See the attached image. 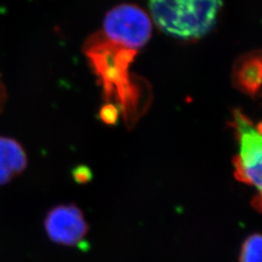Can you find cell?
<instances>
[{"label":"cell","instance_id":"1","mask_svg":"<svg viewBox=\"0 0 262 262\" xmlns=\"http://www.w3.org/2000/svg\"><path fill=\"white\" fill-rule=\"evenodd\" d=\"M223 0H150L156 25L164 33L180 39H196L214 28Z\"/></svg>","mask_w":262,"mask_h":262},{"label":"cell","instance_id":"2","mask_svg":"<svg viewBox=\"0 0 262 262\" xmlns=\"http://www.w3.org/2000/svg\"><path fill=\"white\" fill-rule=\"evenodd\" d=\"M232 125L239 141V155L235 159L236 176L248 185L261 187V124H255L241 110L233 112Z\"/></svg>","mask_w":262,"mask_h":262},{"label":"cell","instance_id":"3","mask_svg":"<svg viewBox=\"0 0 262 262\" xmlns=\"http://www.w3.org/2000/svg\"><path fill=\"white\" fill-rule=\"evenodd\" d=\"M104 32L115 45L135 51L145 46L151 35V23L143 10L130 4L120 5L106 15Z\"/></svg>","mask_w":262,"mask_h":262},{"label":"cell","instance_id":"4","mask_svg":"<svg viewBox=\"0 0 262 262\" xmlns=\"http://www.w3.org/2000/svg\"><path fill=\"white\" fill-rule=\"evenodd\" d=\"M48 237L62 246H76L83 241L88 226L83 213L73 205H59L49 211L45 219Z\"/></svg>","mask_w":262,"mask_h":262},{"label":"cell","instance_id":"5","mask_svg":"<svg viewBox=\"0 0 262 262\" xmlns=\"http://www.w3.org/2000/svg\"><path fill=\"white\" fill-rule=\"evenodd\" d=\"M28 165L26 150L18 141L0 136V186L20 175Z\"/></svg>","mask_w":262,"mask_h":262},{"label":"cell","instance_id":"6","mask_svg":"<svg viewBox=\"0 0 262 262\" xmlns=\"http://www.w3.org/2000/svg\"><path fill=\"white\" fill-rule=\"evenodd\" d=\"M235 84L247 94L254 95L261 83V57L260 54H251L237 61L233 72Z\"/></svg>","mask_w":262,"mask_h":262},{"label":"cell","instance_id":"7","mask_svg":"<svg viewBox=\"0 0 262 262\" xmlns=\"http://www.w3.org/2000/svg\"><path fill=\"white\" fill-rule=\"evenodd\" d=\"M262 239L259 234L251 235L244 243L241 262H262Z\"/></svg>","mask_w":262,"mask_h":262},{"label":"cell","instance_id":"8","mask_svg":"<svg viewBox=\"0 0 262 262\" xmlns=\"http://www.w3.org/2000/svg\"><path fill=\"white\" fill-rule=\"evenodd\" d=\"M7 101V92H6V88L4 84L1 81V77H0V114L3 111L5 105Z\"/></svg>","mask_w":262,"mask_h":262},{"label":"cell","instance_id":"9","mask_svg":"<svg viewBox=\"0 0 262 262\" xmlns=\"http://www.w3.org/2000/svg\"><path fill=\"white\" fill-rule=\"evenodd\" d=\"M105 110H106V114H102L101 115V117H102L104 121L107 122H115V120L117 118L116 110L113 108L112 106L107 107Z\"/></svg>","mask_w":262,"mask_h":262},{"label":"cell","instance_id":"10","mask_svg":"<svg viewBox=\"0 0 262 262\" xmlns=\"http://www.w3.org/2000/svg\"><path fill=\"white\" fill-rule=\"evenodd\" d=\"M86 170H88V169H76L75 173H74V177H75L76 181L83 183V182L85 181V177H90V173H88V174L84 173Z\"/></svg>","mask_w":262,"mask_h":262}]
</instances>
